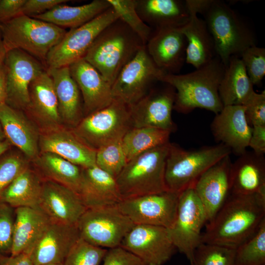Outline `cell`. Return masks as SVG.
<instances>
[{"label": "cell", "mask_w": 265, "mask_h": 265, "mask_svg": "<svg viewBox=\"0 0 265 265\" xmlns=\"http://www.w3.org/2000/svg\"><path fill=\"white\" fill-rule=\"evenodd\" d=\"M265 220V190L249 195L231 193L213 219L206 224L202 243L236 249Z\"/></svg>", "instance_id": "cell-1"}, {"label": "cell", "mask_w": 265, "mask_h": 265, "mask_svg": "<svg viewBox=\"0 0 265 265\" xmlns=\"http://www.w3.org/2000/svg\"><path fill=\"white\" fill-rule=\"evenodd\" d=\"M225 66L216 56L204 65L186 74H164L159 81L175 89L174 109L187 114L195 108L205 109L217 114L223 108L218 88Z\"/></svg>", "instance_id": "cell-2"}, {"label": "cell", "mask_w": 265, "mask_h": 265, "mask_svg": "<svg viewBox=\"0 0 265 265\" xmlns=\"http://www.w3.org/2000/svg\"><path fill=\"white\" fill-rule=\"evenodd\" d=\"M199 13L213 38L216 55L225 66L231 57H239L246 49L257 46L251 23L225 1L203 0Z\"/></svg>", "instance_id": "cell-3"}, {"label": "cell", "mask_w": 265, "mask_h": 265, "mask_svg": "<svg viewBox=\"0 0 265 265\" xmlns=\"http://www.w3.org/2000/svg\"><path fill=\"white\" fill-rule=\"evenodd\" d=\"M145 45L141 38L118 19L101 32L83 58L112 86L122 69Z\"/></svg>", "instance_id": "cell-4"}, {"label": "cell", "mask_w": 265, "mask_h": 265, "mask_svg": "<svg viewBox=\"0 0 265 265\" xmlns=\"http://www.w3.org/2000/svg\"><path fill=\"white\" fill-rule=\"evenodd\" d=\"M231 153L222 143L186 150L170 143L165 169L167 190L179 193L193 187L207 170Z\"/></svg>", "instance_id": "cell-5"}, {"label": "cell", "mask_w": 265, "mask_h": 265, "mask_svg": "<svg viewBox=\"0 0 265 265\" xmlns=\"http://www.w3.org/2000/svg\"><path fill=\"white\" fill-rule=\"evenodd\" d=\"M0 32L6 53L20 50L45 63L49 52L67 31L52 23L21 14L0 23Z\"/></svg>", "instance_id": "cell-6"}, {"label": "cell", "mask_w": 265, "mask_h": 265, "mask_svg": "<svg viewBox=\"0 0 265 265\" xmlns=\"http://www.w3.org/2000/svg\"><path fill=\"white\" fill-rule=\"evenodd\" d=\"M170 143L141 153L127 162L115 179L122 199L167 190L165 169Z\"/></svg>", "instance_id": "cell-7"}, {"label": "cell", "mask_w": 265, "mask_h": 265, "mask_svg": "<svg viewBox=\"0 0 265 265\" xmlns=\"http://www.w3.org/2000/svg\"><path fill=\"white\" fill-rule=\"evenodd\" d=\"M132 128L130 106L114 98L107 106L84 116L73 131L85 143L97 150L121 140Z\"/></svg>", "instance_id": "cell-8"}, {"label": "cell", "mask_w": 265, "mask_h": 265, "mask_svg": "<svg viewBox=\"0 0 265 265\" xmlns=\"http://www.w3.org/2000/svg\"><path fill=\"white\" fill-rule=\"evenodd\" d=\"M134 225L117 205L87 209L77 224L80 238L94 245L109 249L120 246Z\"/></svg>", "instance_id": "cell-9"}, {"label": "cell", "mask_w": 265, "mask_h": 265, "mask_svg": "<svg viewBox=\"0 0 265 265\" xmlns=\"http://www.w3.org/2000/svg\"><path fill=\"white\" fill-rule=\"evenodd\" d=\"M207 223L205 211L193 188L181 192L174 222L168 230L175 248L190 264L195 249L202 243V230Z\"/></svg>", "instance_id": "cell-10"}, {"label": "cell", "mask_w": 265, "mask_h": 265, "mask_svg": "<svg viewBox=\"0 0 265 265\" xmlns=\"http://www.w3.org/2000/svg\"><path fill=\"white\" fill-rule=\"evenodd\" d=\"M118 19L110 6L88 22L67 31L48 53L45 61L46 69L69 66L83 58L101 32Z\"/></svg>", "instance_id": "cell-11"}, {"label": "cell", "mask_w": 265, "mask_h": 265, "mask_svg": "<svg viewBox=\"0 0 265 265\" xmlns=\"http://www.w3.org/2000/svg\"><path fill=\"white\" fill-rule=\"evenodd\" d=\"M164 74L153 62L145 45L119 73L111 86L113 96L131 106L147 95Z\"/></svg>", "instance_id": "cell-12"}, {"label": "cell", "mask_w": 265, "mask_h": 265, "mask_svg": "<svg viewBox=\"0 0 265 265\" xmlns=\"http://www.w3.org/2000/svg\"><path fill=\"white\" fill-rule=\"evenodd\" d=\"M179 193L166 190L124 199L117 207L134 224L169 229L176 217Z\"/></svg>", "instance_id": "cell-13"}, {"label": "cell", "mask_w": 265, "mask_h": 265, "mask_svg": "<svg viewBox=\"0 0 265 265\" xmlns=\"http://www.w3.org/2000/svg\"><path fill=\"white\" fill-rule=\"evenodd\" d=\"M175 89L159 81L147 95L130 106L132 128L154 127L173 132L176 125L172 118Z\"/></svg>", "instance_id": "cell-14"}, {"label": "cell", "mask_w": 265, "mask_h": 265, "mask_svg": "<svg viewBox=\"0 0 265 265\" xmlns=\"http://www.w3.org/2000/svg\"><path fill=\"white\" fill-rule=\"evenodd\" d=\"M120 246L137 256L145 265H163L177 250L168 229L143 224H134Z\"/></svg>", "instance_id": "cell-15"}, {"label": "cell", "mask_w": 265, "mask_h": 265, "mask_svg": "<svg viewBox=\"0 0 265 265\" xmlns=\"http://www.w3.org/2000/svg\"><path fill=\"white\" fill-rule=\"evenodd\" d=\"M4 64L7 90L5 103L15 108L27 109L30 102V85L46 69L37 59L18 49L6 53Z\"/></svg>", "instance_id": "cell-16"}, {"label": "cell", "mask_w": 265, "mask_h": 265, "mask_svg": "<svg viewBox=\"0 0 265 265\" xmlns=\"http://www.w3.org/2000/svg\"><path fill=\"white\" fill-rule=\"evenodd\" d=\"M39 208L51 223L67 225H77L87 209L77 192L48 179L42 182Z\"/></svg>", "instance_id": "cell-17"}, {"label": "cell", "mask_w": 265, "mask_h": 265, "mask_svg": "<svg viewBox=\"0 0 265 265\" xmlns=\"http://www.w3.org/2000/svg\"><path fill=\"white\" fill-rule=\"evenodd\" d=\"M232 163L230 155L225 157L207 170L193 187L205 211L207 223L213 219L231 193Z\"/></svg>", "instance_id": "cell-18"}, {"label": "cell", "mask_w": 265, "mask_h": 265, "mask_svg": "<svg viewBox=\"0 0 265 265\" xmlns=\"http://www.w3.org/2000/svg\"><path fill=\"white\" fill-rule=\"evenodd\" d=\"M80 238L77 225L51 223L26 254L33 265L63 264Z\"/></svg>", "instance_id": "cell-19"}, {"label": "cell", "mask_w": 265, "mask_h": 265, "mask_svg": "<svg viewBox=\"0 0 265 265\" xmlns=\"http://www.w3.org/2000/svg\"><path fill=\"white\" fill-rule=\"evenodd\" d=\"M187 41L179 28L154 29L145 44L156 66L165 74H179L186 62Z\"/></svg>", "instance_id": "cell-20"}, {"label": "cell", "mask_w": 265, "mask_h": 265, "mask_svg": "<svg viewBox=\"0 0 265 265\" xmlns=\"http://www.w3.org/2000/svg\"><path fill=\"white\" fill-rule=\"evenodd\" d=\"M211 129L215 140L228 147L232 153L239 156L246 151L252 127L246 119L244 106H224L216 114Z\"/></svg>", "instance_id": "cell-21"}, {"label": "cell", "mask_w": 265, "mask_h": 265, "mask_svg": "<svg viewBox=\"0 0 265 265\" xmlns=\"http://www.w3.org/2000/svg\"><path fill=\"white\" fill-rule=\"evenodd\" d=\"M69 68L82 96L84 116L107 106L113 101L111 86L83 58Z\"/></svg>", "instance_id": "cell-22"}, {"label": "cell", "mask_w": 265, "mask_h": 265, "mask_svg": "<svg viewBox=\"0 0 265 265\" xmlns=\"http://www.w3.org/2000/svg\"><path fill=\"white\" fill-rule=\"evenodd\" d=\"M42 153L49 152L85 168L96 165V150L82 140L73 131L52 129L39 139Z\"/></svg>", "instance_id": "cell-23"}, {"label": "cell", "mask_w": 265, "mask_h": 265, "mask_svg": "<svg viewBox=\"0 0 265 265\" xmlns=\"http://www.w3.org/2000/svg\"><path fill=\"white\" fill-rule=\"evenodd\" d=\"M136 11L153 30L180 28L189 20L191 11L187 0H135Z\"/></svg>", "instance_id": "cell-24"}, {"label": "cell", "mask_w": 265, "mask_h": 265, "mask_svg": "<svg viewBox=\"0 0 265 265\" xmlns=\"http://www.w3.org/2000/svg\"><path fill=\"white\" fill-rule=\"evenodd\" d=\"M78 194L87 209L115 206L122 200L116 179L96 165L82 168Z\"/></svg>", "instance_id": "cell-25"}, {"label": "cell", "mask_w": 265, "mask_h": 265, "mask_svg": "<svg viewBox=\"0 0 265 265\" xmlns=\"http://www.w3.org/2000/svg\"><path fill=\"white\" fill-rule=\"evenodd\" d=\"M231 193L249 195L265 190V159L246 151L232 163Z\"/></svg>", "instance_id": "cell-26"}, {"label": "cell", "mask_w": 265, "mask_h": 265, "mask_svg": "<svg viewBox=\"0 0 265 265\" xmlns=\"http://www.w3.org/2000/svg\"><path fill=\"white\" fill-rule=\"evenodd\" d=\"M46 70L53 83L60 118L74 128L83 118V103L69 66Z\"/></svg>", "instance_id": "cell-27"}, {"label": "cell", "mask_w": 265, "mask_h": 265, "mask_svg": "<svg viewBox=\"0 0 265 265\" xmlns=\"http://www.w3.org/2000/svg\"><path fill=\"white\" fill-rule=\"evenodd\" d=\"M0 123L5 136L27 157L38 156L39 138L33 126L16 108L7 104L0 105Z\"/></svg>", "instance_id": "cell-28"}, {"label": "cell", "mask_w": 265, "mask_h": 265, "mask_svg": "<svg viewBox=\"0 0 265 265\" xmlns=\"http://www.w3.org/2000/svg\"><path fill=\"white\" fill-rule=\"evenodd\" d=\"M11 256L26 253L51 223L39 208L21 207L15 209Z\"/></svg>", "instance_id": "cell-29"}, {"label": "cell", "mask_w": 265, "mask_h": 265, "mask_svg": "<svg viewBox=\"0 0 265 265\" xmlns=\"http://www.w3.org/2000/svg\"><path fill=\"white\" fill-rule=\"evenodd\" d=\"M189 6L190 18L179 28L187 41L186 63L197 69L217 55L213 38L205 21L199 18L196 11Z\"/></svg>", "instance_id": "cell-30"}, {"label": "cell", "mask_w": 265, "mask_h": 265, "mask_svg": "<svg viewBox=\"0 0 265 265\" xmlns=\"http://www.w3.org/2000/svg\"><path fill=\"white\" fill-rule=\"evenodd\" d=\"M253 86L240 58L231 57L218 88L223 106H245L255 93Z\"/></svg>", "instance_id": "cell-31"}, {"label": "cell", "mask_w": 265, "mask_h": 265, "mask_svg": "<svg viewBox=\"0 0 265 265\" xmlns=\"http://www.w3.org/2000/svg\"><path fill=\"white\" fill-rule=\"evenodd\" d=\"M29 92L30 102L27 108L54 129L61 118L53 83L46 69L32 81Z\"/></svg>", "instance_id": "cell-32"}, {"label": "cell", "mask_w": 265, "mask_h": 265, "mask_svg": "<svg viewBox=\"0 0 265 265\" xmlns=\"http://www.w3.org/2000/svg\"><path fill=\"white\" fill-rule=\"evenodd\" d=\"M110 7L107 0H94L79 6L58 5L32 18L59 27L76 28L91 21Z\"/></svg>", "instance_id": "cell-33"}, {"label": "cell", "mask_w": 265, "mask_h": 265, "mask_svg": "<svg viewBox=\"0 0 265 265\" xmlns=\"http://www.w3.org/2000/svg\"><path fill=\"white\" fill-rule=\"evenodd\" d=\"M42 186L37 174L27 167L2 191L0 200L16 208H39Z\"/></svg>", "instance_id": "cell-34"}, {"label": "cell", "mask_w": 265, "mask_h": 265, "mask_svg": "<svg viewBox=\"0 0 265 265\" xmlns=\"http://www.w3.org/2000/svg\"><path fill=\"white\" fill-rule=\"evenodd\" d=\"M35 159L37 165L48 180L62 185L79 193L82 168L49 152L42 153Z\"/></svg>", "instance_id": "cell-35"}, {"label": "cell", "mask_w": 265, "mask_h": 265, "mask_svg": "<svg viewBox=\"0 0 265 265\" xmlns=\"http://www.w3.org/2000/svg\"><path fill=\"white\" fill-rule=\"evenodd\" d=\"M171 132L154 128H132L122 138L127 161L137 155L169 142Z\"/></svg>", "instance_id": "cell-36"}, {"label": "cell", "mask_w": 265, "mask_h": 265, "mask_svg": "<svg viewBox=\"0 0 265 265\" xmlns=\"http://www.w3.org/2000/svg\"><path fill=\"white\" fill-rule=\"evenodd\" d=\"M265 264V220L256 232L235 249L234 265Z\"/></svg>", "instance_id": "cell-37"}, {"label": "cell", "mask_w": 265, "mask_h": 265, "mask_svg": "<svg viewBox=\"0 0 265 265\" xmlns=\"http://www.w3.org/2000/svg\"><path fill=\"white\" fill-rule=\"evenodd\" d=\"M121 140L111 142L96 150V165L115 179L128 162Z\"/></svg>", "instance_id": "cell-38"}, {"label": "cell", "mask_w": 265, "mask_h": 265, "mask_svg": "<svg viewBox=\"0 0 265 265\" xmlns=\"http://www.w3.org/2000/svg\"><path fill=\"white\" fill-rule=\"evenodd\" d=\"M119 19L126 24L145 45L153 29L140 18L135 8V0H107Z\"/></svg>", "instance_id": "cell-39"}, {"label": "cell", "mask_w": 265, "mask_h": 265, "mask_svg": "<svg viewBox=\"0 0 265 265\" xmlns=\"http://www.w3.org/2000/svg\"><path fill=\"white\" fill-rule=\"evenodd\" d=\"M235 249L201 243L195 249L190 265H234Z\"/></svg>", "instance_id": "cell-40"}, {"label": "cell", "mask_w": 265, "mask_h": 265, "mask_svg": "<svg viewBox=\"0 0 265 265\" xmlns=\"http://www.w3.org/2000/svg\"><path fill=\"white\" fill-rule=\"evenodd\" d=\"M80 238L72 247L63 265H100L107 252Z\"/></svg>", "instance_id": "cell-41"}, {"label": "cell", "mask_w": 265, "mask_h": 265, "mask_svg": "<svg viewBox=\"0 0 265 265\" xmlns=\"http://www.w3.org/2000/svg\"><path fill=\"white\" fill-rule=\"evenodd\" d=\"M239 57L253 84L259 85L265 75V49L250 47L242 52Z\"/></svg>", "instance_id": "cell-42"}, {"label": "cell", "mask_w": 265, "mask_h": 265, "mask_svg": "<svg viewBox=\"0 0 265 265\" xmlns=\"http://www.w3.org/2000/svg\"><path fill=\"white\" fill-rule=\"evenodd\" d=\"M26 168L25 161L17 156H9L0 161V195Z\"/></svg>", "instance_id": "cell-43"}, {"label": "cell", "mask_w": 265, "mask_h": 265, "mask_svg": "<svg viewBox=\"0 0 265 265\" xmlns=\"http://www.w3.org/2000/svg\"><path fill=\"white\" fill-rule=\"evenodd\" d=\"M244 106L245 116L250 126H265V90L260 93L255 92Z\"/></svg>", "instance_id": "cell-44"}, {"label": "cell", "mask_w": 265, "mask_h": 265, "mask_svg": "<svg viewBox=\"0 0 265 265\" xmlns=\"http://www.w3.org/2000/svg\"><path fill=\"white\" fill-rule=\"evenodd\" d=\"M102 265H145V264L137 256L119 246L107 250Z\"/></svg>", "instance_id": "cell-45"}, {"label": "cell", "mask_w": 265, "mask_h": 265, "mask_svg": "<svg viewBox=\"0 0 265 265\" xmlns=\"http://www.w3.org/2000/svg\"><path fill=\"white\" fill-rule=\"evenodd\" d=\"M14 220L5 206L0 208V252L9 251L12 246Z\"/></svg>", "instance_id": "cell-46"}, {"label": "cell", "mask_w": 265, "mask_h": 265, "mask_svg": "<svg viewBox=\"0 0 265 265\" xmlns=\"http://www.w3.org/2000/svg\"><path fill=\"white\" fill-rule=\"evenodd\" d=\"M68 0H26L21 14L33 17L45 13L55 6L66 3Z\"/></svg>", "instance_id": "cell-47"}, {"label": "cell", "mask_w": 265, "mask_h": 265, "mask_svg": "<svg viewBox=\"0 0 265 265\" xmlns=\"http://www.w3.org/2000/svg\"><path fill=\"white\" fill-rule=\"evenodd\" d=\"M26 0H0V23L21 15Z\"/></svg>", "instance_id": "cell-48"}, {"label": "cell", "mask_w": 265, "mask_h": 265, "mask_svg": "<svg viewBox=\"0 0 265 265\" xmlns=\"http://www.w3.org/2000/svg\"><path fill=\"white\" fill-rule=\"evenodd\" d=\"M248 147L256 154L264 155L265 153V126L252 127Z\"/></svg>", "instance_id": "cell-49"}, {"label": "cell", "mask_w": 265, "mask_h": 265, "mask_svg": "<svg viewBox=\"0 0 265 265\" xmlns=\"http://www.w3.org/2000/svg\"><path fill=\"white\" fill-rule=\"evenodd\" d=\"M0 265H33L29 255L22 253L16 256L0 257Z\"/></svg>", "instance_id": "cell-50"}, {"label": "cell", "mask_w": 265, "mask_h": 265, "mask_svg": "<svg viewBox=\"0 0 265 265\" xmlns=\"http://www.w3.org/2000/svg\"><path fill=\"white\" fill-rule=\"evenodd\" d=\"M6 52L0 54V105L5 103L6 100V77L4 64Z\"/></svg>", "instance_id": "cell-51"}, {"label": "cell", "mask_w": 265, "mask_h": 265, "mask_svg": "<svg viewBox=\"0 0 265 265\" xmlns=\"http://www.w3.org/2000/svg\"><path fill=\"white\" fill-rule=\"evenodd\" d=\"M9 148V142L4 141L0 144V156L4 153Z\"/></svg>", "instance_id": "cell-52"}, {"label": "cell", "mask_w": 265, "mask_h": 265, "mask_svg": "<svg viewBox=\"0 0 265 265\" xmlns=\"http://www.w3.org/2000/svg\"><path fill=\"white\" fill-rule=\"evenodd\" d=\"M4 52H5L4 49V47H3V45L2 38H1V35L0 32V54H1L2 53H4Z\"/></svg>", "instance_id": "cell-53"}, {"label": "cell", "mask_w": 265, "mask_h": 265, "mask_svg": "<svg viewBox=\"0 0 265 265\" xmlns=\"http://www.w3.org/2000/svg\"><path fill=\"white\" fill-rule=\"evenodd\" d=\"M5 135L4 134L3 131L2 130L0 123V144L3 142V138L4 137Z\"/></svg>", "instance_id": "cell-54"}, {"label": "cell", "mask_w": 265, "mask_h": 265, "mask_svg": "<svg viewBox=\"0 0 265 265\" xmlns=\"http://www.w3.org/2000/svg\"><path fill=\"white\" fill-rule=\"evenodd\" d=\"M63 265V264H49V265Z\"/></svg>", "instance_id": "cell-55"}, {"label": "cell", "mask_w": 265, "mask_h": 265, "mask_svg": "<svg viewBox=\"0 0 265 265\" xmlns=\"http://www.w3.org/2000/svg\"><path fill=\"white\" fill-rule=\"evenodd\" d=\"M265 265V264H264V265Z\"/></svg>", "instance_id": "cell-56"}]
</instances>
